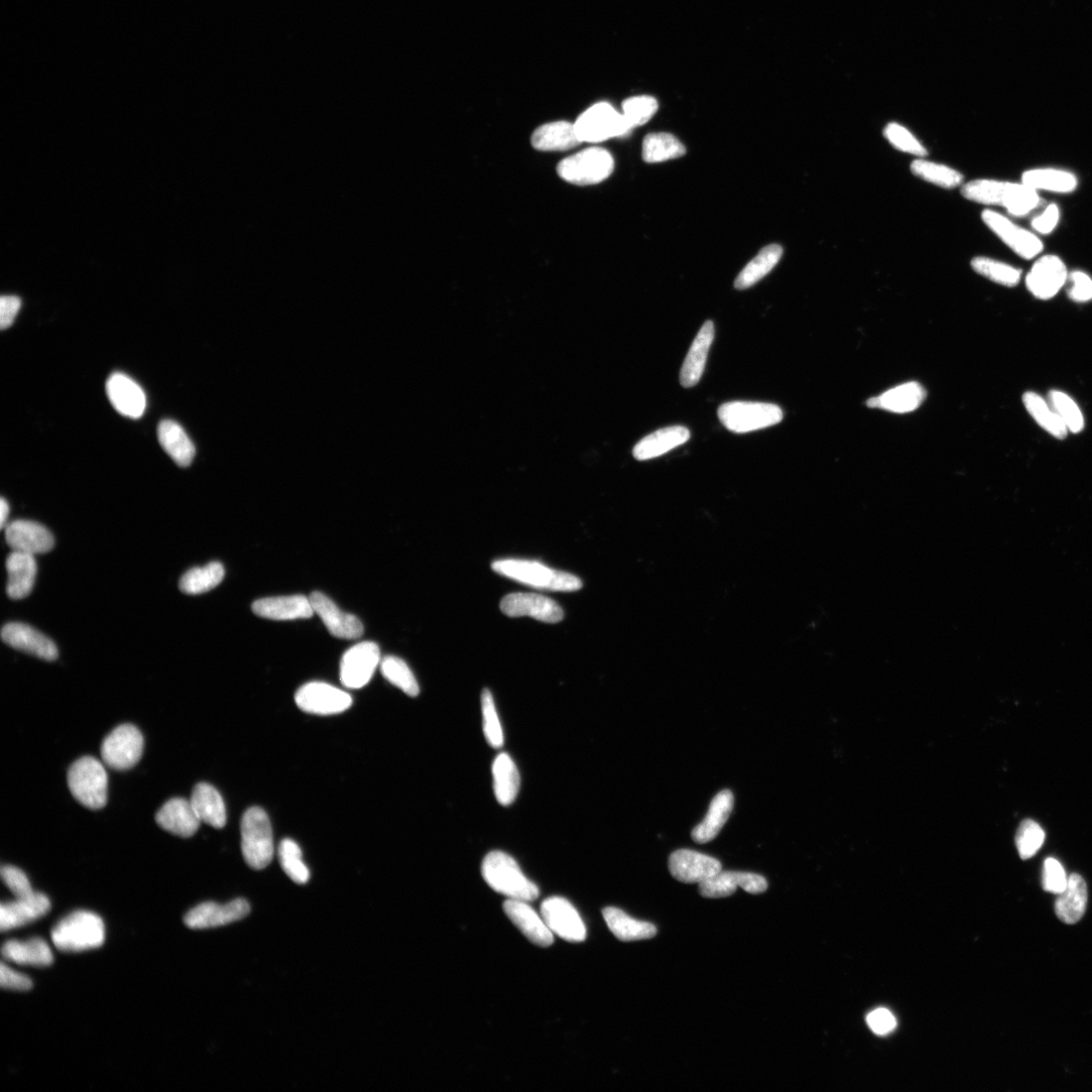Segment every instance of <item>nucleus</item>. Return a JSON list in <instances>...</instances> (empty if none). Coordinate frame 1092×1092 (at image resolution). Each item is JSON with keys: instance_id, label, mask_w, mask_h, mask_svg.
Wrapping results in <instances>:
<instances>
[{"instance_id": "nucleus-1", "label": "nucleus", "mask_w": 1092, "mask_h": 1092, "mask_svg": "<svg viewBox=\"0 0 1092 1092\" xmlns=\"http://www.w3.org/2000/svg\"><path fill=\"white\" fill-rule=\"evenodd\" d=\"M965 199L979 204L1000 206L1015 217H1025L1041 205L1037 191L1022 184L977 179L963 186Z\"/></svg>"}, {"instance_id": "nucleus-2", "label": "nucleus", "mask_w": 1092, "mask_h": 1092, "mask_svg": "<svg viewBox=\"0 0 1092 1092\" xmlns=\"http://www.w3.org/2000/svg\"><path fill=\"white\" fill-rule=\"evenodd\" d=\"M481 875L485 882L496 892L509 899L534 901L539 896V889L522 872L518 863L508 854L492 852L483 859Z\"/></svg>"}, {"instance_id": "nucleus-3", "label": "nucleus", "mask_w": 1092, "mask_h": 1092, "mask_svg": "<svg viewBox=\"0 0 1092 1092\" xmlns=\"http://www.w3.org/2000/svg\"><path fill=\"white\" fill-rule=\"evenodd\" d=\"M54 946L61 952L77 953L99 948L105 940L101 918L78 911L62 919L51 932Z\"/></svg>"}, {"instance_id": "nucleus-4", "label": "nucleus", "mask_w": 1092, "mask_h": 1092, "mask_svg": "<svg viewBox=\"0 0 1092 1092\" xmlns=\"http://www.w3.org/2000/svg\"><path fill=\"white\" fill-rule=\"evenodd\" d=\"M492 568L506 578L536 589L572 592L583 586L578 577L553 570L535 561L500 560L495 562Z\"/></svg>"}, {"instance_id": "nucleus-5", "label": "nucleus", "mask_w": 1092, "mask_h": 1092, "mask_svg": "<svg viewBox=\"0 0 1092 1092\" xmlns=\"http://www.w3.org/2000/svg\"><path fill=\"white\" fill-rule=\"evenodd\" d=\"M242 854L248 865L256 870L267 868L275 855L272 823L261 807L250 808L241 821Z\"/></svg>"}, {"instance_id": "nucleus-6", "label": "nucleus", "mask_w": 1092, "mask_h": 1092, "mask_svg": "<svg viewBox=\"0 0 1092 1092\" xmlns=\"http://www.w3.org/2000/svg\"><path fill=\"white\" fill-rule=\"evenodd\" d=\"M782 409L769 403L735 401L721 405L718 418L721 424L738 434L749 433L779 424L783 420Z\"/></svg>"}, {"instance_id": "nucleus-7", "label": "nucleus", "mask_w": 1092, "mask_h": 1092, "mask_svg": "<svg viewBox=\"0 0 1092 1092\" xmlns=\"http://www.w3.org/2000/svg\"><path fill=\"white\" fill-rule=\"evenodd\" d=\"M72 796L83 806L97 810L107 800V774L103 765L92 757H83L71 765L67 775Z\"/></svg>"}, {"instance_id": "nucleus-8", "label": "nucleus", "mask_w": 1092, "mask_h": 1092, "mask_svg": "<svg viewBox=\"0 0 1092 1092\" xmlns=\"http://www.w3.org/2000/svg\"><path fill=\"white\" fill-rule=\"evenodd\" d=\"M574 125L582 143H600L626 136L633 130L624 114L607 102H599L589 107Z\"/></svg>"}, {"instance_id": "nucleus-9", "label": "nucleus", "mask_w": 1092, "mask_h": 1092, "mask_svg": "<svg viewBox=\"0 0 1092 1092\" xmlns=\"http://www.w3.org/2000/svg\"><path fill=\"white\" fill-rule=\"evenodd\" d=\"M615 170L613 155L599 147L585 149L570 156L558 166V174L575 186L598 185L609 178Z\"/></svg>"}, {"instance_id": "nucleus-10", "label": "nucleus", "mask_w": 1092, "mask_h": 1092, "mask_svg": "<svg viewBox=\"0 0 1092 1092\" xmlns=\"http://www.w3.org/2000/svg\"><path fill=\"white\" fill-rule=\"evenodd\" d=\"M144 740L135 725H119L103 740L101 758L110 769L125 771L136 766L143 754Z\"/></svg>"}, {"instance_id": "nucleus-11", "label": "nucleus", "mask_w": 1092, "mask_h": 1092, "mask_svg": "<svg viewBox=\"0 0 1092 1092\" xmlns=\"http://www.w3.org/2000/svg\"><path fill=\"white\" fill-rule=\"evenodd\" d=\"M986 225L1024 260H1033L1044 250L1043 242L1034 233L1020 227L1004 215L986 210L982 215Z\"/></svg>"}, {"instance_id": "nucleus-12", "label": "nucleus", "mask_w": 1092, "mask_h": 1092, "mask_svg": "<svg viewBox=\"0 0 1092 1092\" xmlns=\"http://www.w3.org/2000/svg\"><path fill=\"white\" fill-rule=\"evenodd\" d=\"M381 662V653L377 644L364 642L352 647L344 654L341 661L342 684L350 689L366 686Z\"/></svg>"}, {"instance_id": "nucleus-13", "label": "nucleus", "mask_w": 1092, "mask_h": 1092, "mask_svg": "<svg viewBox=\"0 0 1092 1092\" xmlns=\"http://www.w3.org/2000/svg\"><path fill=\"white\" fill-rule=\"evenodd\" d=\"M295 700L300 709L317 715L342 713L352 704L348 693L322 682L304 685L296 693Z\"/></svg>"}, {"instance_id": "nucleus-14", "label": "nucleus", "mask_w": 1092, "mask_h": 1092, "mask_svg": "<svg viewBox=\"0 0 1092 1092\" xmlns=\"http://www.w3.org/2000/svg\"><path fill=\"white\" fill-rule=\"evenodd\" d=\"M501 611L509 618L528 617L548 624L564 619L562 607L556 601L533 593H513L504 597Z\"/></svg>"}, {"instance_id": "nucleus-15", "label": "nucleus", "mask_w": 1092, "mask_h": 1092, "mask_svg": "<svg viewBox=\"0 0 1092 1092\" xmlns=\"http://www.w3.org/2000/svg\"><path fill=\"white\" fill-rule=\"evenodd\" d=\"M541 917L550 930L565 941L581 943L587 930L574 905L563 897H550L540 907Z\"/></svg>"}, {"instance_id": "nucleus-16", "label": "nucleus", "mask_w": 1092, "mask_h": 1092, "mask_svg": "<svg viewBox=\"0 0 1092 1092\" xmlns=\"http://www.w3.org/2000/svg\"><path fill=\"white\" fill-rule=\"evenodd\" d=\"M250 913L251 904L243 898L226 904L205 902L186 915L185 924L193 930L212 929L238 922L247 918Z\"/></svg>"}, {"instance_id": "nucleus-17", "label": "nucleus", "mask_w": 1092, "mask_h": 1092, "mask_svg": "<svg viewBox=\"0 0 1092 1092\" xmlns=\"http://www.w3.org/2000/svg\"><path fill=\"white\" fill-rule=\"evenodd\" d=\"M1068 276L1060 258L1045 256L1034 264L1026 278V285L1035 298L1050 300L1067 284Z\"/></svg>"}, {"instance_id": "nucleus-18", "label": "nucleus", "mask_w": 1092, "mask_h": 1092, "mask_svg": "<svg viewBox=\"0 0 1092 1092\" xmlns=\"http://www.w3.org/2000/svg\"><path fill=\"white\" fill-rule=\"evenodd\" d=\"M741 887L751 894L764 893L767 880L758 874L739 871H720L699 884V893L705 898L732 896Z\"/></svg>"}, {"instance_id": "nucleus-19", "label": "nucleus", "mask_w": 1092, "mask_h": 1092, "mask_svg": "<svg viewBox=\"0 0 1092 1092\" xmlns=\"http://www.w3.org/2000/svg\"><path fill=\"white\" fill-rule=\"evenodd\" d=\"M671 875L678 881L687 884H700L722 870L721 863L710 856L691 851V849H678L669 859Z\"/></svg>"}, {"instance_id": "nucleus-20", "label": "nucleus", "mask_w": 1092, "mask_h": 1092, "mask_svg": "<svg viewBox=\"0 0 1092 1092\" xmlns=\"http://www.w3.org/2000/svg\"><path fill=\"white\" fill-rule=\"evenodd\" d=\"M314 613L322 620L329 633L338 639L356 640L363 635V626L354 616L345 614L326 595L314 592L309 597Z\"/></svg>"}, {"instance_id": "nucleus-21", "label": "nucleus", "mask_w": 1092, "mask_h": 1092, "mask_svg": "<svg viewBox=\"0 0 1092 1092\" xmlns=\"http://www.w3.org/2000/svg\"><path fill=\"white\" fill-rule=\"evenodd\" d=\"M106 393L113 408L132 419L140 418L146 409V395L142 388L124 374H113L107 380Z\"/></svg>"}, {"instance_id": "nucleus-22", "label": "nucleus", "mask_w": 1092, "mask_h": 1092, "mask_svg": "<svg viewBox=\"0 0 1092 1092\" xmlns=\"http://www.w3.org/2000/svg\"><path fill=\"white\" fill-rule=\"evenodd\" d=\"M253 611L272 621L307 620L315 614L310 598L303 595L264 598L254 603Z\"/></svg>"}, {"instance_id": "nucleus-23", "label": "nucleus", "mask_w": 1092, "mask_h": 1092, "mask_svg": "<svg viewBox=\"0 0 1092 1092\" xmlns=\"http://www.w3.org/2000/svg\"><path fill=\"white\" fill-rule=\"evenodd\" d=\"M8 646L45 661L58 658L56 645L46 636L25 624H8L2 632Z\"/></svg>"}, {"instance_id": "nucleus-24", "label": "nucleus", "mask_w": 1092, "mask_h": 1092, "mask_svg": "<svg viewBox=\"0 0 1092 1092\" xmlns=\"http://www.w3.org/2000/svg\"><path fill=\"white\" fill-rule=\"evenodd\" d=\"M50 909V899L40 892L3 903L0 906V929L7 932L24 927L46 916Z\"/></svg>"}, {"instance_id": "nucleus-25", "label": "nucleus", "mask_w": 1092, "mask_h": 1092, "mask_svg": "<svg viewBox=\"0 0 1092 1092\" xmlns=\"http://www.w3.org/2000/svg\"><path fill=\"white\" fill-rule=\"evenodd\" d=\"M8 544L16 552L40 555L55 544L52 533L43 525L29 520H17L6 526Z\"/></svg>"}, {"instance_id": "nucleus-26", "label": "nucleus", "mask_w": 1092, "mask_h": 1092, "mask_svg": "<svg viewBox=\"0 0 1092 1092\" xmlns=\"http://www.w3.org/2000/svg\"><path fill=\"white\" fill-rule=\"evenodd\" d=\"M503 908L510 921L531 943L543 948L554 944V933L527 901L508 899Z\"/></svg>"}, {"instance_id": "nucleus-27", "label": "nucleus", "mask_w": 1092, "mask_h": 1092, "mask_svg": "<svg viewBox=\"0 0 1092 1092\" xmlns=\"http://www.w3.org/2000/svg\"><path fill=\"white\" fill-rule=\"evenodd\" d=\"M714 335L713 322L706 321L694 339L683 363L680 382L684 388H693L701 380Z\"/></svg>"}, {"instance_id": "nucleus-28", "label": "nucleus", "mask_w": 1092, "mask_h": 1092, "mask_svg": "<svg viewBox=\"0 0 1092 1092\" xmlns=\"http://www.w3.org/2000/svg\"><path fill=\"white\" fill-rule=\"evenodd\" d=\"M156 822L164 830L180 836L191 837L199 829L201 820L191 800L173 798L168 800L157 812Z\"/></svg>"}, {"instance_id": "nucleus-29", "label": "nucleus", "mask_w": 1092, "mask_h": 1092, "mask_svg": "<svg viewBox=\"0 0 1092 1092\" xmlns=\"http://www.w3.org/2000/svg\"><path fill=\"white\" fill-rule=\"evenodd\" d=\"M734 804L735 797L732 791L722 790L717 793L712 799L703 821L692 830V839L697 843H706L713 840L730 818Z\"/></svg>"}, {"instance_id": "nucleus-30", "label": "nucleus", "mask_w": 1092, "mask_h": 1092, "mask_svg": "<svg viewBox=\"0 0 1092 1092\" xmlns=\"http://www.w3.org/2000/svg\"><path fill=\"white\" fill-rule=\"evenodd\" d=\"M690 436L689 429L684 426L663 428L643 438L633 453L640 461L657 458L683 445Z\"/></svg>"}, {"instance_id": "nucleus-31", "label": "nucleus", "mask_w": 1092, "mask_h": 1092, "mask_svg": "<svg viewBox=\"0 0 1092 1092\" xmlns=\"http://www.w3.org/2000/svg\"><path fill=\"white\" fill-rule=\"evenodd\" d=\"M9 581L8 595L15 600L24 599L33 591L37 576V563L33 555L14 551L7 559Z\"/></svg>"}, {"instance_id": "nucleus-32", "label": "nucleus", "mask_w": 1092, "mask_h": 1092, "mask_svg": "<svg viewBox=\"0 0 1092 1092\" xmlns=\"http://www.w3.org/2000/svg\"><path fill=\"white\" fill-rule=\"evenodd\" d=\"M926 396V391L922 385L911 382L895 387L878 397L871 398L867 405L870 408L904 414L917 410L925 401Z\"/></svg>"}, {"instance_id": "nucleus-33", "label": "nucleus", "mask_w": 1092, "mask_h": 1092, "mask_svg": "<svg viewBox=\"0 0 1092 1092\" xmlns=\"http://www.w3.org/2000/svg\"><path fill=\"white\" fill-rule=\"evenodd\" d=\"M533 148L544 152L568 151L580 144L575 125L569 121H553L537 128L531 136Z\"/></svg>"}, {"instance_id": "nucleus-34", "label": "nucleus", "mask_w": 1092, "mask_h": 1092, "mask_svg": "<svg viewBox=\"0 0 1092 1092\" xmlns=\"http://www.w3.org/2000/svg\"><path fill=\"white\" fill-rule=\"evenodd\" d=\"M1087 899L1085 880L1079 874H1071L1066 889L1058 895L1055 903L1058 919L1066 925L1078 923L1085 914Z\"/></svg>"}, {"instance_id": "nucleus-35", "label": "nucleus", "mask_w": 1092, "mask_h": 1092, "mask_svg": "<svg viewBox=\"0 0 1092 1092\" xmlns=\"http://www.w3.org/2000/svg\"><path fill=\"white\" fill-rule=\"evenodd\" d=\"M192 805L202 822L215 828H222L227 821L226 806L219 791L208 783H199L194 788Z\"/></svg>"}, {"instance_id": "nucleus-36", "label": "nucleus", "mask_w": 1092, "mask_h": 1092, "mask_svg": "<svg viewBox=\"0 0 1092 1092\" xmlns=\"http://www.w3.org/2000/svg\"><path fill=\"white\" fill-rule=\"evenodd\" d=\"M3 957L20 965L46 967L53 963V953L46 941L40 938L26 942L8 941L2 949Z\"/></svg>"}, {"instance_id": "nucleus-37", "label": "nucleus", "mask_w": 1092, "mask_h": 1092, "mask_svg": "<svg viewBox=\"0 0 1092 1092\" xmlns=\"http://www.w3.org/2000/svg\"><path fill=\"white\" fill-rule=\"evenodd\" d=\"M158 439L162 448L179 466L187 467L196 455V448L184 428L172 420H164L158 426Z\"/></svg>"}, {"instance_id": "nucleus-38", "label": "nucleus", "mask_w": 1092, "mask_h": 1092, "mask_svg": "<svg viewBox=\"0 0 1092 1092\" xmlns=\"http://www.w3.org/2000/svg\"><path fill=\"white\" fill-rule=\"evenodd\" d=\"M603 918L613 934L623 942L649 940L658 933L654 925L637 921L616 907L604 908Z\"/></svg>"}, {"instance_id": "nucleus-39", "label": "nucleus", "mask_w": 1092, "mask_h": 1092, "mask_svg": "<svg viewBox=\"0 0 1092 1092\" xmlns=\"http://www.w3.org/2000/svg\"><path fill=\"white\" fill-rule=\"evenodd\" d=\"M492 772L498 802L504 806L512 804L520 789V775L514 761L502 753L495 759Z\"/></svg>"}, {"instance_id": "nucleus-40", "label": "nucleus", "mask_w": 1092, "mask_h": 1092, "mask_svg": "<svg viewBox=\"0 0 1092 1092\" xmlns=\"http://www.w3.org/2000/svg\"><path fill=\"white\" fill-rule=\"evenodd\" d=\"M1022 183L1035 191L1057 194H1069L1077 189V177L1069 172L1054 168H1037L1023 173Z\"/></svg>"}, {"instance_id": "nucleus-41", "label": "nucleus", "mask_w": 1092, "mask_h": 1092, "mask_svg": "<svg viewBox=\"0 0 1092 1092\" xmlns=\"http://www.w3.org/2000/svg\"><path fill=\"white\" fill-rule=\"evenodd\" d=\"M783 249L778 245L764 248L742 271L735 282L736 289L743 291L755 286L778 265Z\"/></svg>"}, {"instance_id": "nucleus-42", "label": "nucleus", "mask_w": 1092, "mask_h": 1092, "mask_svg": "<svg viewBox=\"0 0 1092 1092\" xmlns=\"http://www.w3.org/2000/svg\"><path fill=\"white\" fill-rule=\"evenodd\" d=\"M1023 403L1033 419L1045 431L1058 439H1064L1069 432L1058 414L1045 399L1034 392L1023 396Z\"/></svg>"}, {"instance_id": "nucleus-43", "label": "nucleus", "mask_w": 1092, "mask_h": 1092, "mask_svg": "<svg viewBox=\"0 0 1092 1092\" xmlns=\"http://www.w3.org/2000/svg\"><path fill=\"white\" fill-rule=\"evenodd\" d=\"M225 577V570L218 562L202 568H194L186 573L179 582L181 592L188 595H200L219 586Z\"/></svg>"}, {"instance_id": "nucleus-44", "label": "nucleus", "mask_w": 1092, "mask_h": 1092, "mask_svg": "<svg viewBox=\"0 0 1092 1092\" xmlns=\"http://www.w3.org/2000/svg\"><path fill=\"white\" fill-rule=\"evenodd\" d=\"M685 146L673 135L653 133L643 143V158L648 163H659L684 156Z\"/></svg>"}, {"instance_id": "nucleus-45", "label": "nucleus", "mask_w": 1092, "mask_h": 1092, "mask_svg": "<svg viewBox=\"0 0 1092 1092\" xmlns=\"http://www.w3.org/2000/svg\"><path fill=\"white\" fill-rule=\"evenodd\" d=\"M911 170L919 178L948 190L961 186L964 178L954 168L923 158L915 160L911 165Z\"/></svg>"}, {"instance_id": "nucleus-46", "label": "nucleus", "mask_w": 1092, "mask_h": 1092, "mask_svg": "<svg viewBox=\"0 0 1092 1092\" xmlns=\"http://www.w3.org/2000/svg\"><path fill=\"white\" fill-rule=\"evenodd\" d=\"M971 267L979 275L1008 288H1014L1021 282L1022 271L1008 264L979 257L971 262Z\"/></svg>"}, {"instance_id": "nucleus-47", "label": "nucleus", "mask_w": 1092, "mask_h": 1092, "mask_svg": "<svg viewBox=\"0 0 1092 1092\" xmlns=\"http://www.w3.org/2000/svg\"><path fill=\"white\" fill-rule=\"evenodd\" d=\"M279 859L285 873L296 883L306 884L310 871L303 861L302 849L290 838L284 839L279 847Z\"/></svg>"}, {"instance_id": "nucleus-48", "label": "nucleus", "mask_w": 1092, "mask_h": 1092, "mask_svg": "<svg viewBox=\"0 0 1092 1092\" xmlns=\"http://www.w3.org/2000/svg\"><path fill=\"white\" fill-rule=\"evenodd\" d=\"M381 670L383 676L391 684L407 695L416 697L419 694L418 682L411 669L402 659L393 656L385 658L381 662Z\"/></svg>"}, {"instance_id": "nucleus-49", "label": "nucleus", "mask_w": 1092, "mask_h": 1092, "mask_svg": "<svg viewBox=\"0 0 1092 1092\" xmlns=\"http://www.w3.org/2000/svg\"><path fill=\"white\" fill-rule=\"evenodd\" d=\"M482 730L485 740L495 749L504 745L503 728L492 693L484 689L481 694Z\"/></svg>"}, {"instance_id": "nucleus-50", "label": "nucleus", "mask_w": 1092, "mask_h": 1092, "mask_svg": "<svg viewBox=\"0 0 1092 1092\" xmlns=\"http://www.w3.org/2000/svg\"><path fill=\"white\" fill-rule=\"evenodd\" d=\"M1045 837L1046 833L1038 822L1033 819L1023 820L1016 834V845L1020 857L1023 860L1034 857L1044 844Z\"/></svg>"}, {"instance_id": "nucleus-51", "label": "nucleus", "mask_w": 1092, "mask_h": 1092, "mask_svg": "<svg viewBox=\"0 0 1092 1092\" xmlns=\"http://www.w3.org/2000/svg\"><path fill=\"white\" fill-rule=\"evenodd\" d=\"M1049 403L1071 433H1079L1084 428V418L1078 405L1063 392L1052 391Z\"/></svg>"}, {"instance_id": "nucleus-52", "label": "nucleus", "mask_w": 1092, "mask_h": 1092, "mask_svg": "<svg viewBox=\"0 0 1092 1092\" xmlns=\"http://www.w3.org/2000/svg\"><path fill=\"white\" fill-rule=\"evenodd\" d=\"M623 108L625 118L631 128L634 129L649 123L657 113L659 103L653 96H634L624 102Z\"/></svg>"}, {"instance_id": "nucleus-53", "label": "nucleus", "mask_w": 1092, "mask_h": 1092, "mask_svg": "<svg viewBox=\"0 0 1092 1092\" xmlns=\"http://www.w3.org/2000/svg\"><path fill=\"white\" fill-rule=\"evenodd\" d=\"M884 137L889 143L901 152L924 157L928 154L925 146L904 127L896 123H889L884 131Z\"/></svg>"}, {"instance_id": "nucleus-54", "label": "nucleus", "mask_w": 1092, "mask_h": 1092, "mask_svg": "<svg viewBox=\"0 0 1092 1092\" xmlns=\"http://www.w3.org/2000/svg\"><path fill=\"white\" fill-rule=\"evenodd\" d=\"M1068 877L1062 864L1055 858L1045 860L1042 874V885L1045 891L1059 895L1067 887Z\"/></svg>"}, {"instance_id": "nucleus-55", "label": "nucleus", "mask_w": 1092, "mask_h": 1092, "mask_svg": "<svg viewBox=\"0 0 1092 1092\" xmlns=\"http://www.w3.org/2000/svg\"><path fill=\"white\" fill-rule=\"evenodd\" d=\"M2 878L17 898L27 897L35 892L25 872L15 866H4Z\"/></svg>"}, {"instance_id": "nucleus-56", "label": "nucleus", "mask_w": 1092, "mask_h": 1092, "mask_svg": "<svg viewBox=\"0 0 1092 1092\" xmlns=\"http://www.w3.org/2000/svg\"><path fill=\"white\" fill-rule=\"evenodd\" d=\"M1068 296L1076 303H1086L1092 300V279L1082 272H1074L1068 276Z\"/></svg>"}, {"instance_id": "nucleus-57", "label": "nucleus", "mask_w": 1092, "mask_h": 1092, "mask_svg": "<svg viewBox=\"0 0 1092 1092\" xmlns=\"http://www.w3.org/2000/svg\"><path fill=\"white\" fill-rule=\"evenodd\" d=\"M0 986L6 990L27 992L32 990L33 983L30 978L17 973V971L3 963L2 970H0Z\"/></svg>"}, {"instance_id": "nucleus-58", "label": "nucleus", "mask_w": 1092, "mask_h": 1092, "mask_svg": "<svg viewBox=\"0 0 1092 1092\" xmlns=\"http://www.w3.org/2000/svg\"><path fill=\"white\" fill-rule=\"evenodd\" d=\"M870 1029L879 1036L890 1034L896 1028V1019L886 1009H878L867 1016Z\"/></svg>"}, {"instance_id": "nucleus-59", "label": "nucleus", "mask_w": 1092, "mask_h": 1092, "mask_svg": "<svg viewBox=\"0 0 1092 1092\" xmlns=\"http://www.w3.org/2000/svg\"><path fill=\"white\" fill-rule=\"evenodd\" d=\"M1059 220L1060 210L1057 205L1052 204L1041 215L1033 219L1032 227L1037 233L1048 235L1055 230Z\"/></svg>"}, {"instance_id": "nucleus-60", "label": "nucleus", "mask_w": 1092, "mask_h": 1092, "mask_svg": "<svg viewBox=\"0 0 1092 1092\" xmlns=\"http://www.w3.org/2000/svg\"><path fill=\"white\" fill-rule=\"evenodd\" d=\"M22 301L17 296H4L0 299V327L10 328L21 309Z\"/></svg>"}, {"instance_id": "nucleus-61", "label": "nucleus", "mask_w": 1092, "mask_h": 1092, "mask_svg": "<svg viewBox=\"0 0 1092 1092\" xmlns=\"http://www.w3.org/2000/svg\"><path fill=\"white\" fill-rule=\"evenodd\" d=\"M9 514L10 506L6 499L3 498L2 501H0V526H2V528H5L7 526Z\"/></svg>"}]
</instances>
